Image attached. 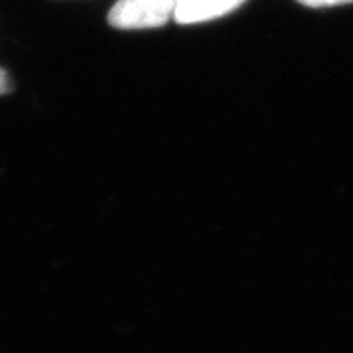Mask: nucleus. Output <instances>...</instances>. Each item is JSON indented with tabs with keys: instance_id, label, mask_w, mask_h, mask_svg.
Masks as SVG:
<instances>
[{
	"instance_id": "3",
	"label": "nucleus",
	"mask_w": 353,
	"mask_h": 353,
	"mask_svg": "<svg viewBox=\"0 0 353 353\" xmlns=\"http://www.w3.org/2000/svg\"><path fill=\"white\" fill-rule=\"evenodd\" d=\"M300 4L309 6V8H332V6L350 4L353 0H298Z\"/></svg>"
},
{
	"instance_id": "2",
	"label": "nucleus",
	"mask_w": 353,
	"mask_h": 353,
	"mask_svg": "<svg viewBox=\"0 0 353 353\" xmlns=\"http://www.w3.org/2000/svg\"><path fill=\"white\" fill-rule=\"evenodd\" d=\"M246 0H176L174 20L181 26L210 22L232 13Z\"/></svg>"
},
{
	"instance_id": "4",
	"label": "nucleus",
	"mask_w": 353,
	"mask_h": 353,
	"mask_svg": "<svg viewBox=\"0 0 353 353\" xmlns=\"http://www.w3.org/2000/svg\"><path fill=\"white\" fill-rule=\"evenodd\" d=\"M13 90V81L8 76V72L0 68V95L9 94Z\"/></svg>"
},
{
	"instance_id": "1",
	"label": "nucleus",
	"mask_w": 353,
	"mask_h": 353,
	"mask_svg": "<svg viewBox=\"0 0 353 353\" xmlns=\"http://www.w3.org/2000/svg\"><path fill=\"white\" fill-rule=\"evenodd\" d=\"M176 0H117L108 13V22L115 29H154L174 18Z\"/></svg>"
}]
</instances>
